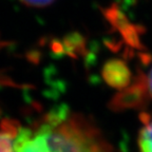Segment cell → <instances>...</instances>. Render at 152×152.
Returning <instances> with one entry per match:
<instances>
[{
  "label": "cell",
  "instance_id": "6da1fadb",
  "mask_svg": "<svg viewBox=\"0 0 152 152\" xmlns=\"http://www.w3.org/2000/svg\"><path fill=\"white\" fill-rule=\"evenodd\" d=\"M50 152H114L92 119L69 110H56L45 117Z\"/></svg>",
  "mask_w": 152,
  "mask_h": 152
},
{
  "label": "cell",
  "instance_id": "7a4b0ae2",
  "mask_svg": "<svg viewBox=\"0 0 152 152\" xmlns=\"http://www.w3.org/2000/svg\"><path fill=\"white\" fill-rule=\"evenodd\" d=\"M148 94L146 75H140L133 85L127 86L112 99L111 107L116 110L142 107L147 100Z\"/></svg>",
  "mask_w": 152,
  "mask_h": 152
},
{
  "label": "cell",
  "instance_id": "3957f363",
  "mask_svg": "<svg viewBox=\"0 0 152 152\" xmlns=\"http://www.w3.org/2000/svg\"><path fill=\"white\" fill-rule=\"evenodd\" d=\"M102 75L104 80L114 88L124 89L130 83V71L121 60L114 59L108 61L104 66Z\"/></svg>",
  "mask_w": 152,
  "mask_h": 152
},
{
  "label": "cell",
  "instance_id": "277c9868",
  "mask_svg": "<svg viewBox=\"0 0 152 152\" xmlns=\"http://www.w3.org/2000/svg\"><path fill=\"white\" fill-rule=\"evenodd\" d=\"M19 127L12 121H3L0 128V152H15L14 142Z\"/></svg>",
  "mask_w": 152,
  "mask_h": 152
},
{
  "label": "cell",
  "instance_id": "5b68a950",
  "mask_svg": "<svg viewBox=\"0 0 152 152\" xmlns=\"http://www.w3.org/2000/svg\"><path fill=\"white\" fill-rule=\"evenodd\" d=\"M142 127L138 134L140 152H152V117L147 113L140 114Z\"/></svg>",
  "mask_w": 152,
  "mask_h": 152
},
{
  "label": "cell",
  "instance_id": "8992f818",
  "mask_svg": "<svg viewBox=\"0 0 152 152\" xmlns=\"http://www.w3.org/2000/svg\"><path fill=\"white\" fill-rule=\"evenodd\" d=\"M23 5L28 7H35V9H42L54 3L56 0H18Z\"/></svg>",
  "mask_w": 152,
  "mask_h": 152
},
{
  "label": "cell",
  "instance_id": "52a82bcc",
  "mask_svg": "<svg viewBox=\"0 0 152 152\" xmlns=\"http://www.w3.org/2000/svg\"><path fill=\"white\" fill-rule=\"evenodd\" d=\"M146 80H147L148 92H149V95L152 97V69L150 70L148 75H146Z\"/></svg>",
  "mask_w": 152,
  "mask_h": 152
}]
</instances>
